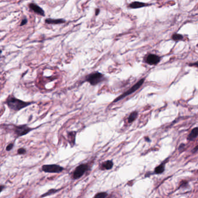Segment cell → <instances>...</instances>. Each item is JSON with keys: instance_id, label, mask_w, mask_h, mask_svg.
<instances>
[{"instance_id": "obj_25", "label": "cell", "mask_w": 198, "mask_h": 198, "mask_svg": "<svg viewBox=\"0 0 198 198\" xmlns=\"http://www.w3.org/2000/svg\"><path fill=\"white\" fill-rule=\"evenodd\" d=\"M99 12H100V10L99 9H97L95 11V15L97 16L99 15Z\"/></svg>"}, {"instance_id": "obj_3", "label": "cell", "mask_w": 198, "mask_h": 198, "mask_svg": "<svg viewBox=\"0 0 198 198\" xmlns=\"http://www.w3.org/2000/svg\"><path fill=\"white\" fill-rule=\"evenodd\" d=\"M145 81L144 78H142L140 80H139L136 84H135L129 90H128L127 91H126L124 93H123V94L120 95V96H119L117 98L113 100V102H117L119 100H120L121 99L124 98L125 97H126L127 96L132 94V93H134V92H135L136 90H138L141 87V86L143 84L144 82Z\"/></svg>"}, {"instance_id": "obj_15", "label": "cell", "mask_w": 198, "mask_h": 198, "mask_svg": "<svg viewBox=\"0 0 198 198\" xmlns=\"http://www.w3.org/2000/svg\"><path fill=\"white\" fill-rule=\"evenodd\" d=\"M137 116H138V112H135H135H132V113L130 115V116H129V118H128L129 123H131L133 122L136 119Z\"/></svg>"}, {"instance_id": "obj_11", "label": "cell", "mask_w": 198, "mask_h": 198, "mask_svg": "<svg viewBox=\"0 0 198 198\" xmlns=\"http://www.w3.org/2000/svg\"><path fill=\"white\" fill-rule=\"evenodd\" d=\"M148 4L144 3V2H138V1H135V2H133L132 3H131L129 5V7L130 8H132V9H137V8H142V7H145L148 6Z\"/></svg>"}, {"instance_id": "obj_1", "label": "cell", "mask_w": 198, "mask_h": 198, "mask_svg": "<svg viewBox=\"0 0 198 198\" xmlns=\"http://www.w3.org/2000/svg\"><path fill=\"white\" fill-rule=\"evenodd\" d=\"M6 103L8 105V107L11 110L19 111L22 109H23L24 107L30 105L33 103V102H25L14 97L9 96L6 100Z\"/></svg>"}, {"instance_id": "obj_9", "label": "cell", "mask_w": 198, "mask_h": 198, "mask_svg": "<svg viewBox=\"0 0 198 198\" xmlns=\"http://www.w3.org/2000/svg\"><path fill=\"white\" fill-rule=\"evenodd\" d=\"M66 22V21L63 19H51L48 18L45 20V23L48 25H59Z\"/></svg>"}, {"instance_id": "obj_27", "label": "cell", "mask_w": 198, "mask_h": 198, "mask_svg": "<svg viewBox=\"0 0 198 198\" xmlns=\"http://www.w3.org/2000/svg\"><path fill=\"white\" fill-rule=\"evenodd\" d=\"M4 188V185H1V187H0V189H1V191H2V190H3Z\"/></svg>"}, {"instance_id": "obj_6", "label": "cell", "mask_w": 198, "mask_h": 198, "mask_svg": "<svg viewBox=\"0 0 198 198\" xmlns=\"http://www.w3.org/2000/svg\"><path fill=\"white\" fill-rule=\"evenodd\" d=\"M34 129H35L30 128L28 127L26 124H23V125L15 126L14 132H15V134L16 135V136L18 137H19V136H22L28 134L29 132H30Z\"/></svg>"}, {"instance_id": "obj_22", "label": "cell", "mask_w": 198, "mask_h": 198, "mask_svg": "<svg viewBox=\"0 0 198 198\" xmlns=\"http://www.w3.org/2000/svg\"><path fill=\"white\" fill-rule=\"evenodd\" d=\"M184 146H185V144H181V145L179 146L178 150H179V151H182V150L184 149Z\"/></svg>"}, {"instance_id": "obj_17", "label": "cell", "mask_w": 198, "mask_h": 198, "mask_svg": "<svg viewBox=\"0 0 198 198\" xmlns=\"http://www.w3.org/2000/svg\"><path fill=\"white\" fill-rule=\"evenodd\" d=\"M171 38L173 40L175 41H178L180 40H181L183 39V36L181 34H177V33H174L171 36Z\"/></svg>"}, {"instance_id": "obj_24", "label": "cell", "mask_w": 198, "mask_h": 198, "mask_svg": "<svg viewBox=\"0 0 198 198\" xmlns=\"http://www.w3.org/2000/svg\"><path fill=\"white\" fill-rule=\"evenodd\" d=\"M198 146H197L193 150H192V153H195L198 151Z\"/></svg>"}, {"instance_id": "obj_18", "label": "cell", "mask_w": 198, "mask_h": 198, "mask_svg": "<svg viewBox=\"0 0 198 198\" xmlns=\"http://www.w3.org/2000/svg\"><path fill=\"white\" fill-rule=\"evenodd\" d=\"M107 197V194L106 192H99L97 194L94 198H104Z\"/></svg>"}, {"instance_id": "obj_2", "label": "cell", "mask_w": 198, "mask_h": 198, "mask_svg": "<svg viewBox=\"0 0 198 198\" xmlns=\"http://www.w3.org/2000/svg\"><path fill=\"white\" fill-rule=\"evenodd\" d=\"M105 77L104 75L98 71L92 73L86 77V81L88 82L91 86H96L104 81Z\"/></svg>"}, {"instance_id": "obj_19", "label": "cell", "mask_w": 198, "mask_h": 198, "mask_svg": "<svg viewBox=\"0 0 198 198\" xmlns=\"http://www.w3.org/2000/svg\"><path fill=\"white\" fill-rule=\"evenodd\" d=\"M26 153V150L23 148H19L18 150V153L19 155H23V154H25Z\"/></svg>"}, {"instance_id": "obj_21", "label": "cell", "mask_w": 198, "mask_h": 198, "mask_svg": "<svg viewBox=\"0 0 198 198\" xmlns=\"http://www.w3.org/2000/svg\"><path fill=\"white\" fill-rule=\"evenodd\" d=\"M27 23H28V19H27L26 18H25V19H23L21 23V25H20V26H24V25H25L26 24H27Z\"/></svg>"}, {"instance_id": "obj_10", "label": "cell", "mask_w": 198, "mask_h": 198, "mask_svg": "<svg viewBox=\"0 0 198 198\" xmlns=\"http://www.w3.org/2000/svg\"><path fill=\"white\" fill-rule=\"evenodd\" d=\"M113 162L112 161H107L104 162H103L100 165V168L101 170H110L113 168Z\"/></svg>"}, {"instance_id": "obj_12", "label": "cell", "mask_w": 198, "mask_h": 198, "mask_svg": "<svg viewBox=\"0 0 198 198\" xmlns=\"http://www.w3.org/2000/svg\"><path fill=\"white\" fill-rule=\"evenodd\" d=\"M198 136V127H195L191 131V132H190V134L188 136V139L189 141H193L196 139Z\"/></svg>"}, {"instance_id": "obj_8", "label": "cell", "mask_w": 198, "mask_h": 198, "mask_svg": "<svg viewBox=\"0 0 198 198\" xmlns=\"http://www.w3.org/2000/svg\"><path fill=\"white\" fill-rule=\"evenodd\" d=\"M29 7L31 10H32L33 12H34L37 15H39L42 16H45V12H44V10L40 6H39L38 5H37L34 3H30V4H29Z\"/></svg>"}, {"instance_id": "obj_14", "label": "cell", "mask_w": 198, "mask_h": 198, "mask_svg": "<svg viewBox=\"0 0 198 198\" xmlns=\"http://www.w3.org/2000/svg\"><path fill=\"white\" fill-rule=\"evenodd\" d=\"M164 171H165V165H164V163L160 165L159 166L156 167L155 168V173L157 174H161V173H163Z\"/></svg>"}, {"instance_id": "obj_20", "label": "cell", "mask_w": 198, "mask_h": 198, "mask_svg": "<svg viewBox=\"0 0 198 198\" xmlns=\"http://www.w3.org/2000/svg\"><path fill=\"white\" fill-rule=\"evenodd\" d=\"M13 143H11V144H9L6 146V151H11V150L13 148Z\"/></svg>"}, {"instance_id": "obj_23", "label": "cell", "mask_w": 198, "mask_h": 198, "mask_svg": "<svg viewBox=\"0 0 198 198\" xmlns=\"http://www.w3.org/2000/svg\"><path fill=\"white\" fill-rule=\"evenodd\" d=\"M190 66H196V67H198V62H195V63H192V64H189Z\"/></svg>"}, {"instance_id": "obj_13", "label": "cell", "mask_w": 198, "mask_h": 198, "mask_svg": "<svg viewBox=\"0 0 198 198\" xmlns=\"http://www.w3.org/2000/svg\"><path fill=\"white\" fill-rule=\"evenodd\" d=\"M76 132H72L68 133V137L70 138L69 140V143L71 144L73 143V145L75 144V139H76Z\"/></svg>"}, {"instance_id": "obj_26", "label": "cell", "mask_w": 198, "mask_h": 198, "mask_svg": "<svg viewBox=\"0 0 198 198\" xmlns=\"http://www.w3.org/2000/svg\"><path fill=\"white\" fill-rule=\"evenodd\" d=\"M145 140H146L147 142H150V141H151V139H150L149 138V137H148V136H147V137H146V136L145 137Z\"/></svg>"}, {"instance_id": "obj_16", "label": "cell", "mask_w": 198, "mask_h": 198, "mask_svg": "<svg viewBox=\"0 0 198 198\" xmlns=\"http://www.w3.org/2000/svg\"><path fill=\"white\" fill-rule=\"evenodd\" d=\"M60 190H61V189H58V190L51 189V190H50L47 192H46V193H45L44 195H41V197H47V196L52 195V194H55V193L58 192Z\"/></svg>"}, {"instance_id": "obj_4", "label": "cell", "mask_w": 198, "mask_h": 198, "mask_svg": "<svg viewBox=\"0 0 198 198\" xmlns=\"http://www.w3.org/2000/svg\"><path fill=\"white\" fill-rule=\"evenodd\" d=\"M89 169V165L87 163H83L78 165L74 170L72 177L74 180L81 178Z\"/></svg>"}, {"instance_id": "obj_5", "label": "cell", "mask_w": 198, "mask_h": 198, "mask_svg": "<svg viewBox=\"0 0 198 198\" xmlns=\"http://www.w3.org/2000/svg\"><path fill=\"white\" fill-rule=\"evenodd\" d=\"M42 170L48 173H60L64 170V168L58 165H45L42 167Z\"/></svg>"}, {"instance_id": "obj_7", "label": "cell", "mask_w": 198, "mask_h": 198, "mask_svg": "<svg viewBox=\"0 0 198 198\" xmlns=\"http://www.w3.org/2000/svg\"><path fill=\"white\" fill-rule=\"evenodd\" d=\"M161 61V58L155 54H150L146 58V63L150 65H157Z\"/></svg>"}]
</instances>
